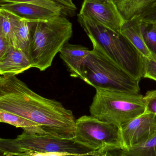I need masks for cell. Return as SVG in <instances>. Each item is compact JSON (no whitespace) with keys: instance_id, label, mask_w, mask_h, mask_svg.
<instances>
[{"instance_id":"cell-1","label":"cell","mask_w":156,"mask_h":156,"mask_svg":"<svg viewBox=\"0 0 156 156\" xmlns=\"http://www.w3.org/2000/svg\"><path fill=\"white\" fill-rule=\"evenodd\" d=\"M0 109L38 124L50 135L75 137L76 120L72 111L38 94L16 76L0 77Z\"/></svg>"},{"instance_id":"cell-2","label":"cell","mask_w":156,"mask_h":156,"mask_svg":"<svg viewBox=\"0 0 156 156\" xmlns=\"http://www.w3.org/2000/svg\"><path fill=\"white\" fill-rule=\"evenodd\" d=\"M78 21L89 37L93 38L114 62L139 81L143 78V56L121 33L79 13Z\"/></svg>"},{"instance_id":"cell-3","label":"cell","mask_w":156,"mask_h":156,"mask_svg":"<svg viewBox=\"0 0 156 156\" xmlns=\"http://www.w3.org/2000/svg\"><path fill=\"white\" fill-rule=\"evenodd\" d=\"M89 38L93 48L83 65L84 81L95 89L139 93L140 81L114 62L93 38Z\"/></svg>"},{"instance_id":"cell-4","label":"cell","mask_w":156,"mask_h":156,"mask_svg":"<svg viewBox=\"0 0 156 156\" xmlns=\"http://www.w3.org/2000/svg\"><path fill=\"white\" fill-rule=\"evenodd\" d=\"M72 34V23L62 15L37 22L27 52L33 68L43 71L51 66Z\"/></svg>"},{"instance_id":"cell-5","label":"cell","mask_w":156,"mask_h":156,"mask_svg":"<svg viewBox=\"0 0 156 156\" xmlns=\"http://www.w3.org/2000/svg\"><path fill=\"white\" fill-rule=\"evenodd\" d=\"M95 89L89 112L90 115L100 121L120 128L145 112L142 94Z\"/></svg>"},{"instance_id":"cell-6","label":"cell","mask_w":156,"mask_h":156,"mask_svg":"<svg viewBox=\"0 0 156 156\" xmlns=\"http://www.w3.org/2000/svg\"><path fill=\"white\" fill-rule=\"evenodd\" d=\"M14 149L40 153H65L96 156L97 151L77 142L50 135L31 134L23 132L15 139H0V154Z\"/></svg>"},{"instance_id":"cell-7","label":"cell","mask_w":156,"mask_h":156,"mask_svg":"<svg viewBox=\"0 0 156 156\" xmlns=\"http://www.w3.org/2000/svg\"><path fill=\"white\" fill-rule=\"evenodd\" d=\"M75 140L96 151L106 148H122L120 128L91 115L76 121Z\"/></svg>"},{"instance_id":"cell-8","label":"cell","mask_w":156,"mask_h":156,"mask_svg":"<svg viewBox=\"0 0 156 156\" xmlns=\"http://www.w3.org/2000/svg\"><path fill=\"white\" fill-rule=\"evenodd\" d=\"M79 14L118 33L125 22L113 0H84Z\"/></svg>"},{"instance_id":"cell-9","label":"cell","mask_w":156,"mask_h":156,"mask_svg":"<svg viewBox=\"0 0 156 156\" xmlns=\"http://www.w3.org/2000/svg\"><path fill=\"white\" fill-rule=\"evenodd\" d=\"M123 149L145 143L156 134V115L144 112L120 128Z\"/></svg>"},{"instance_id":"cell-10","label":"cell","mask_w":156,"mask_h":156,"mask_svg":"<svg viewBox=\"0 0 156 156\" xmlns=\"http://www.w3.org/2000/svg\"><path fill=\"white\" fill-rule=\"evenodd\" d=\"M0 8L9 11L21 19L33 22L46 21L60 15L45 7L25 3L0 4Z\"/></svg>"},{"instance_id":"cell-11","label":"cell","mask_w":156,"mask_h":156,"mask_svg":"<svg viewBox=\"0 0 156 156\" xmlns=\"http://www.w3.org/2000/svg\"><path fill=\"white\" fill-rule=\"evenodd\" d=\"M90 50L81 45L66 44L60 52V58L72 77L84 80L83 65Z\"/></svg>"},{"instance_id":"cell-12","label":"cell","mask_w":156,"mask_h":156,"mask_svg":"<svg viewBox=\"0 0 156 156\" xmlns=\"http://www.w3.org/2000/svg\"><path fill=\"white\" fill-rule=\"evenodd\" d=\"M32 68L28 54L13 47L5 58L0 60L1 76H16Z\"/></svg>"},{"instance_id":"cell-13","label":"cell","mask_w":156,"mask_h":156,"mask_svg":"<svg viewBox=\"0 0 156 156\" xmlns=\"http://www.w3.org/2000/svg\"><path fill=\"white\" fill-rule=\"evenodd\" d=\"M143 22L140 17L130 21H125L120 33L125 37L144 57L150 58L153 54L145 43L142 29Z\"/></svg>"},{"instance_id":"cell-14","label":"cell","mask_w":156,"mask_h":156,"mask_svg":"<svg viewBox=\"0 0 156 156\" xmlns=\"http://www.w3.org/2000/svg\"><path fill=\"white\" fill-rule=\"evenodd\" d=\"M122 16L125 21L141 17L156 0H113Z\"/></svg>"},{"instance_id":"cell-15","label":"cell","mask_w":156,"mask_h":156,"mask_svg":"<svg viewBox=\"0 0 156 156\" xmlns=\"http://www.w3.org/2000/svg\"><path fill=\"white\" fill-rule=\"evenodd\" d=\"M37 23V22L24 19L20 20L13 31L12 44L14 48L23 50L27 54Z\"/></svg>"},{"instance_id":"cell-16","label":"cell","mask_w":156,"mask_h":156,"mask_svg":"<svg viewBox=\"0 0 156 156\" xmlns=\"http://www.w3.org/2000/svg\"><path fill=\"white\" fill-rule=\"evenodd\" d=\"M0 122L8 124L31 134L49 135L41 126L28 119L0 109Z\"/></svg>"},{"instance_id":"cell-17","label":"cell","mask_w":156,"mask_h":156,"mask_svg":"<svg viewBox=\"0 0 156 156\" xmlns=\"http://www.w3.org/2000/svg\"><path fill=\"white\" fill-rule=\"evenodd\" d=\"M21 19L9 11L0 8V35L9 40L11 44L13 31Z\"/></svg>"},{"instance_id":"cell-18","label":"cell","mask_w":156,"mask_h":156,"mask_svg":"<svg viewBox=\"0 0 156 156\" xmlns=\"http://www.w3.org/2000/svg\"><path fill=\"white\" fill-rule=\"evenodd\" d=\"M123 151L128 156H156V134L144 144Z\"/></svg>"},{"instance_id":"cell-19","label":"cell","mask_w":156,"mask_h":156,"mask_svg":"<svg viewBox=\"0 0 156 156\" xmlns=\"http://www.w3.org/2000/svg\"><path fill=\"white\" fill-rule=\"evenodd\" d=\"M25 3L33 4L50 9L60 15L63 14L62 6L53 0H0V3Z\"/></svg>"},{"instance_id":"cell-20","label":"cell","mask_w":156,"mask_h":156,"mask_svg":"<svg viewBox=\"0 0 156 156\" xmlns=\"http://www.w3.org/2000/svg\"><path fill=\"white\" fill-rule=\"evenodd\" d=\"M143 35L147 48L153 55H156V28L153 24L143 22Z\"/></svg>"},{"instance_id":"cell-21","label":"cell","mask_w":156,"mask_h":156,"mask_svg":"<svg viewBox=\"0 0 156 156\" xmlns=\"http://www.w3.org/2000/svg\"><path fill=\"white\" fill-rule=\"evenodd\" d=\"M143 78L156 81V55H153V56L150 58L143 57Z\"/></svg>"},{"instance_id":"cell-22","label":"cell","mask_w":156,"mask_h":156,"mask_svg":"<svg viewBox=\"0 0 156 156\" xmlns=\"http://www.w3.org/2000/svg\"><path fill=\"white\" fill-rule=\"evenodd\" d=\"M145 105V112L156 115V90L147 91L143 96Z\"/></svg>"},{"instance_id":"cell-23","label":"cell","mask_w":156,"mask_h":156,"mask_svg":"<svg viewBox=\"0 0 156 156\" xmlns=\"http://www.w3.org/2000/svg\"><path fill=\"white\" fill-rule=\"evenodd\" d=\"M59 4L63 9V14L73 16L77 8L72 0H53Z\"/></svg>"},{"instance_id":"cell-24","label":"cell","mask_w":156,"mask_h":156,"mask_svg":"<svg viewBox=\"0 0 156 156\" xmlns=\"http://www.w3.org/2000/svg\"><path fill=\"white\" fill-rule=\"evenodd\" d=\"M140 18L143 23L149 24L156 23V2Z\"/></svg>"},{"instance_id":"cell-25","label":"cell","mask_w":156,"mask_h":156,"mask_svg":"<svg viewBox=\"0 0 156 156\" xmlns=\"http://www.w3.org/2000/svg\"><path fill=\"white\" fill-rule=\"evenodd\" d=\"M96 156H128L122 148H106L97 151Z\"/></svg>"},{"instance_id":"cell-26","label":"cell","mask_w":156,"mask_h":156,"mask_svg":"<svg viewBox=\"0 0 156 156\" xmlns=\"http://www.w3.org/2000/svg\"><path fill=\"white\" fill-rule=\"evenodd\" d=\"M13 48L11 42L0 35V60L5 58Z\"/></svg>"},{"instance_id":"cell-27","label":"cell","mask_w":156,"mask_h":156,"mask_svg":"<svg viewBox=\"0 0 156 156\" xmlns=\"http://www.w3.org/2000/svg\"><path fill=\"white\" fill-rule=\"evenodd\" d=\"M44 156H94L92 155H78L65 153H42Z\"/></svg>"},{"instance_id":"cell-28","label":"cell","mask_w":156,"mask_h":156,"mask_svg":"<svg viewBox=\"0 0 156 156\" xmlns=\"http://www.w3.org/2000/svg\"><path fill=\"white\" fill-rule=\"evenodd\" d=\"M153 24L154 25V26L155 27V28H156V23H154Z\"/></svg>"},{"instance_id":"cell-29","label":"cell","mask_w":156,"mask_h":156,"mask_svg":"<svg viewBox=\"0 0 156 156\" xmlns=\"http://www.w3.org/2000/svg\"><path fill=\"white\" fill-rule=\"evenodd\" d=\"M20 156L15 155H11V156Z\"/></svg>"}]
</instances>
